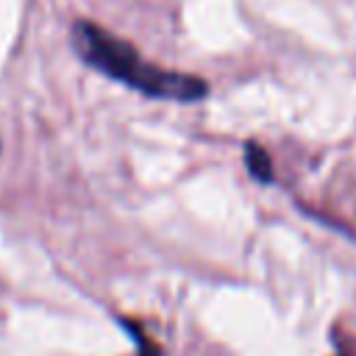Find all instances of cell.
<instances>
[{
  "label": "cell",
  "instance_id": "cell-1",
  "mask_svg": "<svg viewBox=\"0 0 356 356\" xmlns=\"http://www.w3.org/2000/svg\"><path fill=\"white\" fill-rule=\"evenodd\" d=\"M70 39H72V47L81 56V61H86L92 70H97L147 97L192 103L209 92L203 78L164 70V67L142 58L128 42L117 39L111 31H106L89 19H78L72 25Z\"/></svg>",
  "mask_w": 356,
  "mask_h": 356
},
{
  "label": "cell",
  "instance_id": "cell-2",
  "mask_svg": "<svg viewBox=\"0 0 356 356\" xmlns=\"http://www.w3.org/2000/svg\"><path fill=\"white\" fill-rule=\"evenodd\" d=\"M245 161H248V170H250L253 178H259V181H273V164H270V156H267V150H264L261 145L248 142V147H245Z\"/></svg>",
  "mask_w": 356,
  "mask_h": 356
}]
</instances>
